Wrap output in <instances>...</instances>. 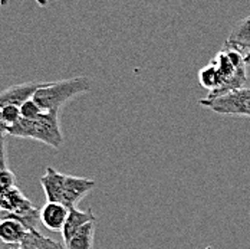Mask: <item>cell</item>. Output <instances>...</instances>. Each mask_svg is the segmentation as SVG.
Masks as SVG:
<instances>
[{
    "label": "cell",
    "instance_id": "1",
    "mask_svg": "<svg viewBox=\"0 0 250 249\" xmlns=\"http://www.w3.org/2000/svg\"><path fill=\"white\" fill-rule=\"evenodd\" d=\"M41 184L48 202H56L71 209L76 207V203L83 199L97 183L92 179L62 175L52 167H46L45 175L41 177Z\"/></svg>",
    "mask_w": 250,
    "mask_h": 249
},
{
    "label": "cell",
    "instance_id": "2",
    "mask_svg": "<svg viewBox=\"0 0 250 249\" xmlns=\"http://www.w3.org/2000/svg\"><path fill=\"white\" fill-rule=\"evenodd\" d=\"M7 134L19 138H32L53 149H59L63 143V136L59 125V111H42L35 118H21L9 125Z\"/></svg>",
    "mask_w": 250,
    "mask_h": 249
},
{
    "label": "cell",
    "instance_id": "3",
    "mask_svg": "<svg viewBox=\"0 0 250 249\" xmlns=\"http://www.w3.org/2000/svg\"><path fill=\"white\" fill-rule=\"evenodd\" d=\"M210 64L217 72L220 85L217 90L210 91L206 98H216L229 91L245 87L248 79V65L242 52L223 46V49L217 52V55L210 61Z\"/></svg>",
    "mask_w": 250,
    "mask_h": 249
},
{
    "label": "cell",
    "instance_id": "4",
    "mask_svg": "<svg viewBox=\"0 0 250 249\" xmlns=\"http://www.w3.org/2000/svg\"><path fill=\"white\" fill-rule=\"evenodd\" d=\"M91 90V79L86 76H76L58 82H45L33 95V100L42 111L61 110L69 100L76 95L85 94Z\"/></svg>",
    "mask_w": 250,
    "mask_h": 249
},
{
    "label": "cell",
    "instance_id": "5",
    "mask_svg": "<svg viewBox=\"0 0 250 249\" xmlns=\"http://www.w3.org/2000/svg\"><path fill=\"white\" fill-rule=\"evenodd\" d=\"M7 218L18 219L27 230H33L41 222V210L15 186L0 195V219Z\"/></svg>",
    "mask_w": 250,
    "mask_h": 249
},
{
    "label": "cell",
    "instance_id": "6",
    "mask_svg": "<svg viewBox=\"0 0 250 249\" xmlns=\"http://www.w3.org/2000/svg\"><path fill=\"white\" fill-rule=\"evenodd\" d=\"M203 107L223 115L250 117V88H239L229 91L216 98H203L199 101Z\"/></svg>",
    "mask_w": 250,
    "mask_h": 249
},
{
    "label": "cell",
    "instance_id": "7",
    "mask_svg": "<svg viewBox=\"0 0 250 249\" xmlns=\"http://www.w3.org/2000/svg\"><path fill=\"white\" fill-rule=\"evenodd\" d=\"M45 82H25L19 85H12L0 92V108L6 105H18L21 107L23 102L33 98L35 92Z\"/></svg>",
    "mask_w": 250,
    "mask_h": 249
},
{
    "label": "cell",
    "instance_id": "8",
    "mask_svg": "<svg viewBox=\"0 0 250 249\" xmlns=\"http://www.w3.org/2000/svg\"><path fill=\"white\" fill-rule=\"evenodd\" d=\"M97 216L94 215L92 209L88 210H79L76 207H71L68 212V218L65 221V225L62 227V238H63V244L66 245L75 235L76 232L88 222H95Z\"/></svg>",
    "mask_w": 250,
    "mask_h": 249
},
{
    "label": "cell",
    "instance_id": "9",
    "mask_svg": "<svg viewBox=\"0 0 250 249\" xmlns=\"http://www.w3.org/2000/svg\"><path fill=\"white\" fill-rule=\"evenodd\" d=\"M69 209L61 203L48 202L41 210V222L49 230H62Z\"/></svg>",
    "mask_w": 250,
    "mask_h": 249
},
{
    "label": "cell",
    "instance_id": "10",
    "mask_svg": "<svg viewBox=\"0 0 250 249\" xmlns=\"http://www.w3.org/2000/svg\"><path fill=\"white\" fill-rule=\"evenodd\" d=\"M223 46L242 52L245 56L250 52V16L242 19L233 27Z\"/></svg>",
    "mask_w": 250,
    "mask_h": 249
},
{
    "label": "cell",
    "instance_id": "11",
    "mask_svg": "<svg viewBox=\"0 0 250 249\" xmlns=\"http://www.w3.org/2000/svg\"><path fill=\"white\" fill-rule=\"evenodd\" d=\"M29 230L18 219H0V239L6 244H21Z\"/></svg>",
    "mask_w": 250,
    "mask_h": 249
},
{
    "label": "cell",
    "instance_id": "12",
    "mask_svg": "<svg viewBox=\"0 0 250 249\" xmlns=\"http://www.w3.org/2000/svg\"><path fill=\"white\" fill-rule=\"evenodd\" d=\"M19 249H66V247L52 238L42 235L38 229L29 230L19 244Z\"/></svg>",
    "mask_w": 250,
    "mask_h": 249
},
{
    "label": "cell",
    "instance_id": "13",
    "mask_svg": "<svg viewBox=\"0 0 250 249\" xmlns=\"http://www.w3.org/2000/svg\"><path fill=\"white\" fill-rule=\"evenodd\" d=\"M95 225H97V221L83 225L74 235V238L65 245L66 249H92L94 236H95Z\"/></svg>",
    "mask_w": 250,
    "mask_h": 249
},
{
    "label": "cell",
    "instance_id": "14",
    "mask_svg": "<svg viewBox=\"0 0 250 249\" xmlns=\"http://www.w3.org/2000/svg\"><path fill=\"white\" fill-rule=\"evenodd\" d=\"M199 82H200L201 87H204L208 91H214V90L219 88L220 81H219L217 72H216V69H214V67L211 64H208L207 67H204L203 69H200V72H199Z\"/></svg>",
    "mask_w": 250,
    "mask_h": 249
},
{
    "label": "cell",
    "instance_id": "15",
    "mask_svg": "<svg viewBox=\"0 0 250 249\" xmlns=\"http://www.w3.org/2000/svg\"><path fill=\"white\" fill-rule=\"evenodd\" d=\"M0 111H1L3 120L6 121L7 125H13L22 118V115H21V107H18V105H6V107L0 108Z\"/></svg>",
    "mask_w": 250,
    "mask_h": 249
},
{
    "label": "cell",
    "instance_id": "16",
    "mask_svg": "<svg viewBox=\"0 0 250 249\" xmlns=\"http://www.w3.org/2000/svg\"><path fill=\"white\" fill-rule=\"evenodd\" d=\"M41 113H42L41 107L36 104V101L33 100V98L27 100L21 105V115H22V118H35Z\"/></svg>",
    "mask_w": 250,
    "mask_h": 249
},
{
    "label": "cell",
    "instance_id": "17",
    "mask_svg": "<svg viewBox=\"0 0 250 249\" xmlns=\"http://www.w3.org/2000/svg\"><path fill=\"white\" fill-rule=\"evenodd\" d=\"M6 170H9L6 158V137H0V173Z\"/></svg>",
    "mask_w": 250,
    "mask_h": 249
},
{
    "label": "cell",
    "instance_id": "18",
    "mask_svg": "<svg viewBox=\"0 0 250 249\" xmlns=\"http://www.w3.org/2000/svg\"><path fill=\"white\" fill-rule=\"evenodd\" d=\"M9 131V125L6 124V121L1 117V111H0V137H4L6 133Z\"/></svg>",
    "mask_w": 250,
    "mask_h": 249
},
{
    "label": "cell",
    "instance_id": "19",
    "mask_svg": "<svg viewBox=\"0 0 250 249\" xmlns=\"http://www.w3.org/2000/svg\"><path fill=\"white\" fill-rule=\"evenodd\" d=\"M0 249H19V244H6L0 239Z\"/></svg>",
    "mask_w": 250,
    "mask_h": 249
}]
</instances>
